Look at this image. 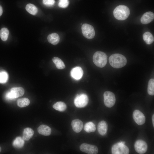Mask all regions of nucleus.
<instances>
[{"label":"nucleus","instance_id":"nucleus-1","mask_svg":"<svg viewBox=\"0 0 154 154\" xmlns=\"http://www.w3.org/2000/svg\"><path fill=\"white\" fill-rule=\"evenodd\" d=\"M109 61L110 65L116 68L124 66L127 62V60L125 57L122 54L118 53L111 55L109 57Z\"/></svg>","mask_w":154,"mask_h":154},{"label":"nucleus","instance_id":"nucleus-2","mask_svg":"<svg viewBox=\"0 0 154 154\" xmlns=\"http://www.w3.org/2000/svg\"><path fill=\"white\" fill-rule=\"evenodd\" d=\"M130 10L127 6L119 5L114 10L113 15L117 19L124 20L127 19L130 14Z\"/></svg>","mask_w":154,"mask_h":154},{"label":"nucleus","instance_id":"nucleus-3","mask_svg":"<svg viewBox=\"0 0 154 154\" xmlns=\"http://www.w3.org/2000/svg\"><path fill=\"white\" fill-rule=\"evenodd\" d=\"M94 63L97 66L103 68L106 65L107 57L106 54L103 52L98 51L94 54L93 57Z\"/></svg>","mask_w":154,"mask_h":154},{"label":"nucleus","instance_id":"nucleus-4","mask_svg":"<svg viewBox=\"0 0 154 154\" xmlns=\"http://www.w3.org/2000/svg\"><path fill=\"white\" fill-rule=\"evenodd\" d=\"M125 142L121 141L114 144L111 148L113 154H128L129 153L128 148L125 145Z\"/></svg>","mask_w":154,"mask_h":154},{"label":"nucleus","instance_id":"nucleus-5","mask_svg":"<svg viewBox=\"0 0 154 154\" xmlns=\"http://www.w3.org/2000/svg\"><path fill=\"white\" fill-rule=\"evenodd\" d=\"M88 102V98L85 94H77L74 99V102L76 107L82 108L86 106Z\"/></svg>","mask_w":154,"mask_h":154},{"label":"nucleus","instance_id":"nucleus-6","mask_svg":"<svg viewBox=\"0 0 154 154\" xmlns=\"http://www.w3.org/2000/svg\"><path fill=\"white\" fill-rule=\"evenodd\" d=\"M103 96L104 104L107 107L111 108L114 106L116 102V98L113 92L109 91H106Z\"/></svg>","mask_w":154,"mask_h":154},{"label":"nucleus","instance_id":"nucleus-7","mask_svg":"<svg viewBox=\"0 0 154 154\" xmlns=\"http://www.w3.org/2000/svg\"><path fill=\"white\" fill-rule=\"evenodd\" d=\"M82 33L83 36L88 39H92L94 37L95 32L93 27L89 24L85 23L82 26Z\"/></svg>","mask_w":154,"mask_h":154},{"label":"nucleus","instance_id":"nucleus-8","mask_svg":"<svg viewBox=\"0 0 154 154\" xmlns=\"http://www.w3.org/2000/svg\"><path fill=\"white\" fill-rule=\"evenodd\" d=\"M82 151L89 154H96L98 153V149L95 145L86 143L82 144L80 147Z\"/></svg>","mask_w":154,"mask_h":154},{"label":"nucleus","instance_id":"nucleus-9","mask_svg":"<svg viewBox=\"0 0 154 154\" xmlns=\"http://www.w3.org/2000/svg\"><path fill=\"white\" fill-rule=\"evenodd\" d=\"M134 147L136 151L139 154H144L147 151V145L144 141L138 140L136 141L134 144Z\"/></svg>","mask_w":154,"mask_h":154},{"label":"nucleus","instance_id":"nucleus-10","mask_svg":"<svg viewBox=\"0 0 154 154\" xmlns=\"http://www.w3.org/2000/svg\"><path fill=\"white\" fill-rule=\"evenodd\" d=\"M133 117L135 121L138 125H143L145 122V117L144 115L139 110H136L133 112Z\"/></svg>","mask_w":154,"mask_h":154},{"label":"nucleus","instance_id":"nucleus-11","mask_svg":"<svg viewBox=\"0 0 154 154\" xmlns=\"http://www.w3.org/2000/svg\"><path fill=\"white\" fill-rule=\"evenodd\" d=\"M70 74L73 78L76 80H79L82 78L83 72L81 67L76 66L72 69Z\"/></svg>","mask_w":154,"mask_h":154},{"label":"nucleus","instance_id":"nucleus-12","mask_svg":"<svg viewBox=\"0 0 154 154\" xmlns=\"http://www.w3.org/2000/svg\"><path fill=\"white\" fill-rule=\"evenodd\" d=\"M154 18V13L152 12L149 11L143 14L141 18L140 21L142 24H147L153 20Z\"/></svg>","mask_w":154,"mask_h":154},{"label":"nucleus","instance_id":"nucleus-13","mask_svg":"<svg viewBox=\"0 0 154 154\" xmlns=\"http://www.w3.org/2000/svg\"><path fill=\"white\" fill-rule=\"evenodd\" d=\"M71 125L74 131L76 133H79L82 130L83 124L81 120L76 119L72 121Z\"/></svg>","mask_w":154,"mask_h":154},{"label":"nucleus","instance_id":"nucleus-14","mask_svg":"<svg viewBox=\"0 0 154 154\" xmlns=\"http://www.w3.org/2000/svg\"><path fill=\"white\" fill-rule=\"evenodd\" d=\"M108 125L104 121H100L98 125V130L99 134L102 135H105L108 131Z\"/></svg>","mask_w":154,"mask_h":154},{"label":"nucleus","instance_id":"nucleus-15","mask_svg":"<svg viewBox=\"0 0 154 154\" xmlns=\"http://www.w3.org/2000/svg\"><path fill=\"white\" fill-rule=\"evenodd\" d=\"M38 133L42 135L48 136L50 135L51 132V129L48 126L44 125H41L38 128Z\"/></svg>","mask_w":154,"mask_h":154},{"label":"nucleus","instance_id":"nucleus-16","mask_svg":"<svg viewBox=\"0 0 154 154\" xmlns=\"http://www.w3.org/2000/svg\"><path fill=\"white\" fill-rule=\"evenodd\" d=\"M10 92L15 99L17 98L22 96L24 94V90L21 87H17L12 88Z\"/></svg>","mask_w":154,"mask_h":154},{"label":"nucleus","instance_id":"nucleus-17","mask_svg":"<svg viewBox=\"0 0 154 154\" xmlns=\"http://www.w3.org/2000/svg\"><path fill=\"white\" fill-rule=\"evenodd\" d=\"M47 40L50 43L55 45L57 44L59 42L60 37L57 34L53 33L48 36Z\"/></svg>","mask_w":154,"mask_h":154},{"label":"nucleus","instance_id":"nucleus-18","mask_svg":"<svg viewBox=\"0 0 154 154\" xmlns=\"http://www.w3.org/2000/svg\"><path fill=\"white\" fill-rule=\"evenodd\" d=\"M34 133V131L32 129L26 128L24 129L22 138L24 140L28 141L32 138Z\"/></svg>","mask_w":154,"mask_h":154},{"label":"nucleus","instance_id":"nucleus-19","mask_svg":"<svg viewBox=\"0 0 154 154\" xmlns=\"http://www.w3.org/2000/svg\"><path fill=\"white\" fill-rule=\"evenodd\" d=\"M143 38L144 41L148 44H151L154 40L153 36L149 32L145 33L143 35Z\"/></svg>","mask_w":154,"mask_h":154},{"label":"nucleus","instance_id":"nucleus-20","mask_svg":"<svg viewBox=\"0 0 154 154\" xmlns=\"http://www.w3.org/2000/svg\"><path fill=\"white\" fill-rule=\"evenodd\" d=\"M24 140L20 137H17L13 143V145L15 147L17 148H22L24 145Z\"/></svg>","mask_w":154,"mask_h":154},{"label":"nucleus","instance_id":"nucleus-21","mask_svg":"<svg viewBox=\"0 0 154 154\" xmlns=\"http://www.w3.org/2000/svg\"><path fill=\"white\" fill-rule=\"evenodd\" d=\"M52 107L54 109L60 112L64 111L67 107L66 104L61 101L56 102L53 105Z\"/></svg>","mask_w":154,"mask_h":154},{"label":"nucleus","instance_id":"nucleus-22","mask_svg":"<svg viewBox=\"0 0 154 154\" xmlns=\"http://www.w3.org/2000/svg\"><path fill=\"white\" fill-rule=\"evenodd\" d=\"M84 129L87 133L94 132L96 129L95 125L92 122H88L84 125Z\"/></svg>","mask_w":154,"mask_h":154},{"label":"nucleus","instance_id":"nucleus-23","mask_svg":"<svg viewBox=\"0 0 154 154\" xmlns=\"http://www.w3.org/2000/svg\"><path fill=\"white\" fill-rule=\"evenodd\" d=\"M52 61L58 69H62L65 68V65L64 62L59 58L54 57L52 58Z\"/></svg>","mask_w":154,"mask_h":154},{"label":"nucleus","instance_id":"nucleus-24","mask_svg":"<svg viewBox=\"0 0 154 154\" xmlns=\"http://www.w3.org/2000/svg\"><path fill=\"white\" fill-rule=\"evenodd\" d=\"M26 9L29 13L33 15H36L38 12L37 7L31 3L26 5Z\"/></svg>","mask_w":154,"mask_h":154},{"label":"nucleus","instance_id":"nucleus-25","mask_svg":"<svg viewBox=\"0 0 154 154\" xmlns=\"http://www.w3.org/2000/svg\"><path fill=\"white\" fill-rule=\"evenodd\" d=\"M30 103L29 100L27 98L19 99L17 101V106L21 108L25 107L28 106Z\"/></svg>","mask_w":154,"mask_h":154},{"label":"nucleus","instance_id":"nucleus-26","mask_svg":"<svg viewBox=\"0 0 154 154\" xmlns=\"http://www.w3.org/2000/svg\"><path fill=\"white\" fill-rule=\"evenodd\" d=\"M9 34L8 30L6 28H2L0 31V37L3 41H6L8 38Z\"/></svg>","mask_w":154,"mask_h":154},{"label":"nucleus","instance_id":"nucleus-27","mask_svg":"<svg viewBox=\"0 0 154 154\" xmlns=\"http://www.w3.org/2000/svg\"><path fill=\"white\" fill-rule=\"evenodd\" d=\"M147 92L150 95L153 96L154 95V80L152 78L149 82Z\"/></svg>","mask_w":154,"mask_h":154},{"label":"nucleus","instance_id":"nucleus-28","mask_svg":"<svg viewBox=\"0 0 154 154\" xmlns=\"http://www.w3.org/2000/svg\"><path fill=\"white\" fill-rule=\"evenodd\" d=\"M8 75L7 73L5 71L0 72V83H5L7 80Z\"/></svg>","mask_w":154,"mask_h":154},{"label":"nucleus","instance_id":"nucleus-29","mask_svg":"<svg viewBox=\"0 0 154 154\" xmlns=\"http://www.w3.org/2000/svg\"><path fill=\"white\" fill-rule=\"evenodd\" d=\"M69 2L68 0H59L58 6L60 7L65 8L68 5Z\"/></svg>","mask_w":154,"mask_h":154},{"label":"nucleus","instance_id":"nucleus-30","mask_svg":"<svg viewBox=\"0 0 154 154\" xmlns=\"http://www.w3.org/2000/svg\"><path fill=\"white\" fill-rule=\"evenodd\" d=\"M43 3L45 5L50 7L53 6L54 4V0H43Z\"/></svg>","mask_w":154,"mask_h":154},{"label":"nucleus","instance_id":"nucleus-31","mask_svg":"<svg viewBox=\"0 0 154 154\" xmlns=\"http://www.w3.org/2000/svg\"><path fill=\"white\" fill-rule=\"evenodd\" d=\"M5 98L6 99L8 100H13L15 99L10 91L7 93L5 95Z\"/></svg>","mask_w":154,"mask_h":154},{"label":"nucleus","instance_id":"nucleus-32","mask_svg":"<svg viewBox=\"0 0 154 154\" xmlns=\"http://www.w3.org/2000/svg\"><path fill=\"white\" fill-rule=\"evenodd\" d=\"M3 13V9L2 7L0 5V16Z\"/></svg>","mask_w":154,"mask_h":154},{"label":"nucleus","instance_id":"nucleus-33","mask_svg":"<svg viewBox=\"0 0 154 154\" xmlns=\"http://www.w3.org/2000/svg\"><path fill=\"white\" fill-rule=\"evenodd\" d=\"M152 121L153 126L154 127V115H153L152 117Z\"/></svg>","mask_w":154,"mask_h":154},{"label":"nucleus","instance_id":"nucleus-34","mask_svg":"<svg viewBox=\"0 0 154 154\" xmlns=\"http://www.w3.org/2000/svg\"><path fill=\"white\" fill-rule=\"evenodd\" d=\"M1 151V147H0V152Z\"/></svg>","mask_w":154,"mask_h":154}]
</instances>
